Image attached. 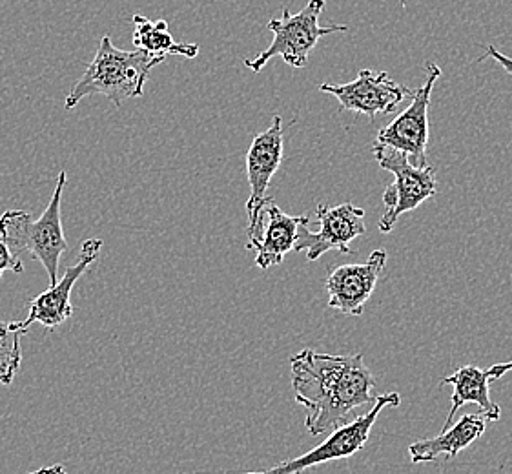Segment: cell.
I'll return each instance as SVG.
<instances>
[{
    "label": "cell",
    "mask_w": 512,
    "mask_h": 474,
    "mask_svg": "<svg viewBox=\"0 0 512 474\" xmlns=\"http://www.w3.org/2000/svg\"><path fill=\"white\" fill-rule=\"evenodd\" d=\"M292 389L305 409V427L312 436L330 433L349 423L361 407L378 400L376 378L363 361V354L299 352L290 358Z\"/></svg>",
    "instance_id": "1"
},
{
    "label": "cell",
    "mask_w": 512,
    "mask_h": 474,
    "mask_svg": "<svg viewBox=\"0 0 512 474\" xmlns=\"http://www.w3.org/2000/svg\"><path fill=\"white\" fill-rule=\"evenodd\" d=\"M161 62H164L163 57L141 50H119L112 39L104 35L90 66L68 93L64 108L72 110L88 95H104L115 106H121L126 99L143 97L150 72Z\"/></svg>",
    "instance_id": "2"
},
{
    "label": "cell",
    "mask_w": 512,
    "mask_h": 474,
    "mask_svg": "<svg viewBox=\"0 0 512 474\" xmlns=\"http://www.w3.org/2000/svg\"><path fill=\"white\" fill-rule=\"evenodd\" d=\"M68 183V174L61 172L52 199L39 219H31L26 210H8L0 216V239L13 254H30L48 272L50 287L59 281V265L68 243L62 228V194Z\"/></svg>",
    "instance_id": "3"
},
{
    "label": "cell",
    "mask_w": 512,
    "mask_h": 474,
    "mask_svg": "<svg viewBox=\"0 0 512 474\" xmlns=\"http://www.w3.org/2000/svg\"><path fill=\"white\" fill-rule=\"evenodd\" d=\"M323 10L325 0H310L296 15H292L290 10H285L281 19L268 21L267 28L274 33V41L265 52L259 53L256 59H246V68L259 73L274 57H281L292 68H305L310 53L314 52L321 37L349 30V26L343 24L319 26V15Z\"/></svg>",
    "instance_id": "4"
},
{
    "label": "cell",
    "mask_w": 512,
    "mask_h": 474,
    "mask_svg": "<svg viewBox=\"0 0 512 474\" xmlns=\"http://www.w3.org/2000/svg\"><path fill=\"white\" fill-rule=\"evenodd\" d=\"M372 152L378 165L394 176V183L387 186L383 194L387 212L379 219V232L389 234L396 227L400 216L416 210L427 199L436 196L438 179L431 165L418 168L410 163L409 155L400 150L376 143Z\"/></svg>",
    "instance_id": "5"
},
{
    "label": "cell",
    "mask_w": 512,
    "mask_h": 474,
    "mask_svg": "<svg viewBox=\"0 0 512 474\" xmlns=\"http://www.w3.org/2000/svg\"><path fill=\"white\" fill-rule=\"evenodd\" d=\"M400 403L401 396L398 392L379 394L378 400L374 402L367 413L334 429L327 440L321 442L318 447H314L312 451L287 460V462H281L265 471L246 474H305L318 465L336 462V460H347L367 445L370 431L378 420L379 413L387 407H398Z\"/></svg>",
    "instance_id": "6"
},
{
    "label": "cell",
    "mask_w": 512,
    "mask_h": 474,
    "mask_svg": "<svg viewBox=\"0 0 512 474\" xmlns=\"http://www.w3.org/2000/svg\"><path fill=\"white\" fill-rule=\"evenodd\" d=\"M425 83L414 92L412 103L392 123L381 128L376 143L400 150L409 155L410 163L418 168L429 166V106L434 84L441 77V68L436 62L425 64Z\"/></svg>",
    "instance_id": "7"
},
{
    "label": "cell",
    "mask_w": 512,
    "mask_h": 474,
    "mask_svg": "<svg viewBox=\"0 0 512 474\" xmlns=\"http://www.w3.org/2000/svg\"><path fill=\"white\" fill-rule=\"evenodd\" d=\"M316 221L319 223L318 232L308 230L310 217L301 223L297 232L296 247H294L296 252H305L307 261L310 263L318 261L330 250H339L341 254L350 256L354 252L350 248V243L356 237L367 234L365 210L352 203H343L338 207L318 205Z\"/></svg>",
    "instance_id": "8"
},
{
    "label": "cell",
    "mask_w": 512,
    "mask_h": 474,
    "mask_svg": "<svg viewBox=\"0 0 512 474\" xmlns=\"http://www.w3.org/2000/svg\"><path fill=\"white\" fill-rule=\"evenodd\" d=\"M101 250H103V239L84 241L79 258L72 267L66 268L61 281H57V285L44 290L41 296L30 301L28 318L22 321H13L10 323L11 329L19 334H24L33 323H41L42 327L55 330L57 327H61L64 321L70 320V316L73 314L72 299H70L73 287L82 274L90 268V265L99 259Z\"/></svg>",
    "instance_id": "9"
},
{
    "label": "cell",
    "mask_w": 512,
    "mask_h": 474,
    "mask_svg": "<svg viewBox=\"0 0 512 474\" xmlns=\"http://www.w3.org/2000/svg\"><path fill=\"white\" fill-rule=\"evenodd\" d=\"M319 90L334 95L343 110L367 115L370 119L394 114L407 97H414L410 88L392 81L389 73L372 70H361L352 83L321 84Z\"/></svg>",
    "instance_id": "10"
},
{
    "label": "cell",
    "mask_w": 512,
    "mask_h": 474,
    "mask_svg": "<svg viewBox=\"0 0 512 474\" xmlns=\"http://www.w3.org/2000/svg\"><path fill=\"white\" fill-rule=\"evenodd\" d=\"M387 252L378 248L365 263H352L334 268L325 281L328 309L339 310L347 316H361L365 303L378 285L379 276L387 265Z\"/></svg>",
    "instance_id": "11"
},
{
    "label": "cell",
    "mask_w": 512,
    "mask_h": 474,
    "mask_svg": "<svg viewBox=\"0 0 512 474\" xmlns=\"http://www.w3.org/2000/svg\"><path fill=\"white\" fill-rule=\"evenodd\" d=\"M283 161V121L276 115L272 126L257 134L246 154V177L250 185V197L246 201L248 227H256L263 207L267 203V190L272 177L276 176Z\"/></svg>",
    "instance_id": "12"
},
{
    "label": "cell",
    "mask_w": 512,
    "mask_h": 474,
    "mask_svg": "<svg viewBox=\"0 0 512 474\" xmlns=\"http://www.w3.org/2000/svg\"><path fill=\"white\" fill-rule=\"evenodd\" d=\"M307 219L308 216H288L268 197L256 227L246 228V248L256 250V267L268 270L281 265L296 247L297 232Z\"/></svg>",
    "instance_id": "13"
},
{
    "label": "cell",
    "mask_w": 512,
    "mask_h": 474,
    "mask_svg": "<svg viewBox=\"0 0 512 474\" xmlns=\"http://www.w3.org/2000/svg\"><path fill=\"white\" fill-rule=\"evenodd\" d=\"M511 371V361L496 363L489 369H480V367H474V365H463L451 376L443 378L440 383L441 387L443 385L454 387L451 411H449V416L443 423V431L451 427L454 416L465 403H476L482 414L487 416L489 422H498L500 416H502V409H500L498 403L492 402L489 387H491L492 382L500 380L502 376Z\"/></svg>",
    "instance_id": "14"
},
{
    "label": "cell",
    "mask_w": 512,
    "mask_h": 474,
    "mask_svg": "<svg viewBox=\"0 0 512 474\" xmlns=\"http://www.w3.org/2000/svg\"><path fill=\"white\" fill-rule=\"evenodd\" d=\"M487 423L489 420L485 414H463L458 422L451 425L449 429L441 431L438 436L425 438L410 445V462L427 464V462H436L441 456H449V458L458 456L463 449H467L482 436Z\"/></svg>",
    "instance_id": "15"
},
{
    "label": "cell",
    "mask_w": 512,
    "mask_h": 474,
    "mask_svg": "<svg viewBox=\"0 0 512 474\" xmlns=\"http://www.w3.org/2000/svg\"><path fill=\"white\" fill-rule=\"evenodd\" d=\"M135 50L150 53L166 59L168 55H179L185 59H195L199 55V46L190 42H177L168 30L166 21H150L144 15H134Z\"/></svg>",
    "instance_id": "16"
},
{
    "label": "cell",
    "mask_w": 512,
    "mask_h": 474,
    "mask_svg": "<svg viewBox=\"0 0 512 474\" xmlns=\"http://www.w3.org/2000/svg\"><path fill=\"white\" fill-rule=\"evenodd\" d=\"M19 332L0 321V383L11 385L21 369L22 351Z\"/></svg>",
    "instance_id": "17"
},
{
    "label": "cell",
    "mask_w": 512,
    "mask_h": 474,
    "mask_svg": "<svg viewBox=\"0 0 512 474\" xmlns=\"http://www.w3.org/2000/svg\"><path fill=\"white\" fill-rule=\"evenodd\" d=\"M4 272L22 274L24 272V265H22L21 256L13 254L11 248L0 239V278H2Z\"/></svg>",
    "instance_id": "18"
},
{
    "label": "cell",
    "mask_w": 512,
    "mask_h": 474,
    "mask_svg": "<svg viewBox=\"0 0 512 474\" xmlns=\"http://www.w3.org/2000/svg\"><path fill=\"white\" fill-rule=\"evenodd\" d=\"M487 55L491 57V59H494V61L498 62L500 66H502L503 70L505 72L509 73V75H512V59L511 57H507L505 53L500 52L498 48H494L492 44H489L487 46Z\"/></svg>",
    "instance_id": "19"
},
{
    "label": "cell",
    "mask_w": 512,
    "mask_h": 474,
    "mask_svg": "<svg viewBox=\"0 0 512 474\" xmlns=\"http://www.w3.org/2000/svg\"><path fill=\"white\" fill-rule=\"evenodd\" d=\"M30 474H68L61 464L50 465V467H41L39 471H33Z\"/></svg>",
    "instance_id": "20"
},
{
    "label": "cell",
    "mask_w": 512,
    "mask_h": 474,
    "mask_svg": "<svg viewBox=\"0 0 512 474\" xmlns=\"http://www.w3.org/2000/svg\"><path fill=\"white\" fill-rule=\"evenodd\" d=\"M511 363H512V360H511Z\"/></svg>",
    "instance_id": "21"
}]
</instances>
